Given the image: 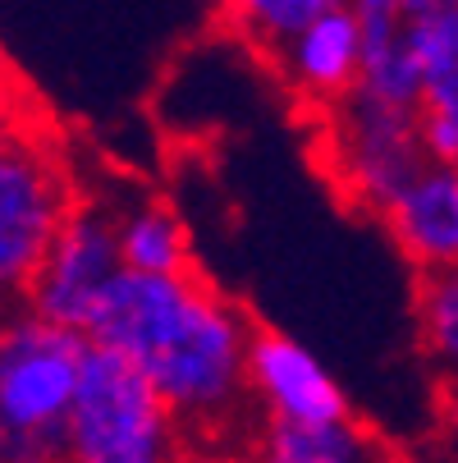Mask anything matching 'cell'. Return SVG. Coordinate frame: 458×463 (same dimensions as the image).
Returning <instances> with one entry per match:
<instances>
[{"instance_id": "cell-1", "label": "cell", "mask_w": 458, "mask_h": 463, "mask_svg": "<svg viewBox=\"0 0 458 463\" xmlns=\"http://www.w3.org/2000/svg\"><path fill=\"white\" fill-rule=\"evenodd\" d=\"M83 330L134 363L183 427H225L252 400L248 349L257 326L192 267L165 276L124 267Z\"/></svg>"}, {"instance_id": "cell-2", "label": "cell", "mask_w": 458, "mask_h": 463, "mask_svg": "<svg viewBox=\"0 0 458 463\" xmlns=\"http://www.w3.org/2000/svg\"><path fill=\"white\" fill-rule=\"evenodd\" d=\"M88 349V330L28 303L0 312V463H60Z\"/></svg>"}, {"instance_id": "cell-3", "label": "cell", "mask_w": 458, "mask_h": 463, "mask_svg": "<svg viewBox=\"0 0 458 463\" xmlns=\"http://www.w3.org/2000/svg\"><path fill=\"white\" fill-rule=\"evenodd\" d=\"M179 413L124 354L92 345L60 463H179Z\"/></svg>"}, {"instance_id": "cell-4", "label": "cell", "mask_w": 458, "mask_h": 463, "mask_svg": "<svg viewBox=\"0 0 458 463\" xmlns=\"http://www.w3.org/2000/svg\"><path fill=\"white\" fill-rule=\"evenodd\" d=\"M316 161L344 203L380 216L389 197L431 161L422 115L417 106L358 88L316 115Z\"/></svg>"}, {"instance_id": "cell-5", "label": "cell", "mask_w": 458, "mask_h": 463, "mask_svg": "<svg viewBox=\"0 0 458 463\" xmlns=\"http://www.w3.org/2000/svg\"><path fill=\"white\" fill-rule=\"evenodd\" d=\"M74 203L70 170L42 134L28 128L0 152V312L28 303V289Z\"/></svg>"}, {"instance_id": "cell-6", "label": "cell", "mask_w": 458, "mask_h": 463, "mask_svg": "<svg viewBox=\"0 0 458 463\" xmlns=\"http://www.w3.org/2000/svg\"><path fill=\"white\" fill-rule=\"evenodd\" d=\"M362 33V92L417 106L458 24V0H349Z\"/></svg>"}, {"instance_id": "cell-7", "label": "cell", "mask_w": 458, "mask_h": 463, "mask_svg": "<svg viewBox=\"0 0 458 463\" xmlns=\"http://www.w3.org/2000/svg\"><path fill=\"white\" fill-rule=\"evenodd\" d=\"M119 271H124V257H119L115 212L101 203H74L28 289V307L83 330Z\"/></svg>"}, {"instance_id": "cell-8", "label": "cell", "mask_w": 458, "mask_h": 463, "mask_svg": "<svg viewBox=\"0 0 458 463\" xmlns=\"http://www.w3.org/2000/svg\"><path fill=\"white\" fill-rule=\"evenodd\" d=\"M248 390L266 418H298V422H325L349 418L344 385L307 345L280 330H257L248 349Z\"/></svg>"}, {"instance_id": "cell-9", "label": "cell", "mask_w": 458, "mask_h": 463, "mask_svg": "<svg viewBox=\"0 0 458 463\" xmlns=\"http://www.w3.org/2000/svg\"><path fill=\"white\" fill-rule=\"evenodd\" d=\"M395 248L422 276L458 267V170L449 161H426L380 212Z\"/></svg>"}, {"instance_id": "cell-10", "label": "cell", "mask_w": 458, "mask_h": 463, "mask_svg": "<svg viewBox=\"0 0 458 463\" xmlns=\"http://www.w3.org/2000/svg\"><path fill=\"white\" fill-rule=\"evenodd\" d=\"M280 74L298 101H307L316 115L340 106L349 92L362 88V33L353 10H331L303 33H294L280 51Z\"/></svg>"}, {"instance_id": "cell-11", "label": "cell", "mask_w": 458, "mask_h": 463, "mask_svg": "<svg viewBox=\"0 0 458 463\" xmlns=\"http://www.w3.org/2000/svg\"><path fill=\"white\" fill-rule=\"evenodd\" d=\"M376 449L353 418H266L248 445V463H367Z\"/></svg>"}, {"instance_id": "cell-12", "label": "cell", "mask_w": 458, "mask_h": 463, "mask_svg": "<svg viewBox=\"0 0 458 463\" xmlns=\"http://www.w3.org/2000/svg\"><path fill=\"white\" fill-rule=\"evenodd\" d=\"M115 234H119V257L128 271H188L192 267V248H188V225L179 212L161 203H134L115 212Z\"/></svg>"}, {"instance_id": "cell-13", "label": "cell", "mask_w": 458, "mask_h": 463, "mask_svg": "<svg viewBox=\"0 0 458 463\" xmlns=\"http://www.w3.org/2000/svg\"><path fill=\"white\" fill-rule=\"evenodd\" d=\"M349 0H216V10L234 37H243L257 51H280L294 33L316 24L321 14L344 10Z\"/></svg>"}, {"instance_id": "cell-14", "label": "cell", "mask_w": 458, "mask_h": 463, "mask_svg": "<svg viewBox=\"0 0 458 463\" xmlns=\"http://www.w3.org/2000/svg\"><path fill=\"white\" fill-rule=\"evenodd\" d=\"M417 115H422L426 152L458 170V24H453L435 70H431V79L417 97Z\"/></svg>"}, {"instance_id": "cell-15", "label": "cell", "mask_w": 458, "mask_h": 463, "mask_svg": "<svg viewBox=\"0 0 458 463\" xmlns=\"http://www.w3.org/2000/svg\"><path fill=\"white\" fill-rule=\"evenodd\" d=\"M417 330H422L426 358L444 376H458V267L422 276V289H417Z\"/></svg>"}, {"instance_id": "cell-16", "label": "cell", "mask_w": 458, "mask_h": 463, "mask_svg": "<svg viewBox=\"0 0 458 463\" xmlns=\"http://www.w3.org/2000/svg\"><path fill=\"white\" fill-rule=\"evenodd\" d=\"M19 134H28V124H23V101H19V88H10V79L0 74V152H5Z\"/></svg>"}, {"instance_id": "cell-17", "label": "cell", "mask_w": 458, "mask_h": 463, "mask_svg": "<svg viewBox=\"0 0 458 463\" xmlns=\"http://www.w3.org/2000/svg\"><path fill=\"white\" fill-rule=\"evenodd\" d=\"M440 431H444L449 458L458 463V376H449L444 381V394H440Z\"/></svg>"}, {"instance_id": "cell-18", "label": "cell", "mask_w": 458, "mask_h": 463, "mask_svg": "<svg viewBox=\"0 0 458 463\" xmlns=\"http://www.w3.org/2000/svg\"><path fill=\"white\" fill-rule=\"evenodd\" d=\"M367 463H408V458H399V454H371Z\"/></svg>"}]
</instances>
